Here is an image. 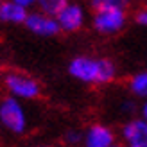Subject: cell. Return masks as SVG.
I'll return each mask as SVG.
<instances>
[{
	"instance_id": "6da1fadb",
	"label": "cell",
	"mask_w": 147,
	"mask_h": 147,
	"mask_svg": "<svg viewBox=\"0 0 147 147\" xmlns=\"http://www.w3.org/2000/svg\"><path fill=\"white\" fill-rule=\"evenodd\" d=\"M68 72L88 84H108L117 77V67L108 57H90V56H77L68 65Z\"/></svg>"
},
{
	"instance_id": "7a4b0ae2",
	"label": "cell",
	"mask_w": 147,
	"mask_h": 147,
	"mask_svg": "<svg viewBox=\"0 0 147 147\" xmlns=\"http://www.w3.org/2000/svg\"><path fill=\"white\" fill-rule=\"evenodd\" d=\"M93 9V27L100 34H113L119 32L126 25V2L119 0H93L90 2Z\"/></svg>"
},
{
	"instance_id": "3957f363",
	"label": "cell",
	"mask_w": 147,
	"mask_h": 147,
	"mask_svg": "<svg viewBox=\"0 0 147 147\" xmlns=\"http://www.w3.org/2000/svg\"><path fill=\"white\" fill-rule=\"evenodd\" d=\"M4 81H5L7 90L13 95H18V97H24V99H34L41 92L38 81H34L31 76L22 74V72H9Z\"/></svg>"
},
{
	"instance_id": "277c9868",
	"label": "cell",
	"mask_w": 147,
	"mask_h": 147,
	"mask_svg": "<svg viewBox=\"0 0 147 147\" xmlns=\"http://www.w3.org/2000/svg\"><path fill=\"white\" fill-rule=\"evenodd\" d=\"M0 120L2 124L11 129L13 133H24L25 131V115L24 109L20 108L18 100L13 97H7L0 102Z\"/></svg>"
},
{
	"instance_id": "5b68a950",
	"label": "cell",
	"mask_w": 147,
	"mask_h": 147,
	"mask_svg": "<svg viewBox=\"0 0 147 147\" xmlns=\"http://www.w3.org/2000/svg\"><path fill=\"white\" fill-rule=\"evenodd\" d=\"M25 25H27L29 31H32L34 34H40V36H56V34L61 32V27L57 24V20L45 16L43 13L27 14Z\"/></svg>"
},
{
	"instance_id": "8992f818",
	"label": "cell",
	"mask_w": 147,
	"mask_h": 147,
	"mask_svg": "<svg viewBox=\"0 0 147 147\" xmlns=\"http://www.w3.org/2000/svg\"><path fill=\"white\" fill-rule=\"evenodd\" d=\"M57 24H59L61 31H67V32H74V31H79L84 24V9L77 4H67L65 9L57 14Z\"/></svg>"
},
{
	"instance_id": "52a82bcc",
	"label": "cell",
	"mask_w": 147,
	"mask_h": 147,
	"mask_svg": "<svg viewBox=\"0 0 147 147\" xmlns=\"http://www.w3.org/2000/svg\"><path fill=\"white\" fill-rule=\"evenodd\" d=\"M84 147H111L115 145V133L102 124H93L83 136Z\"/></svg>"
},
{
	"instance_id": "ba28073f",
	"label": "cell",
	"mask_w": 147,
	"mask_h": 147,
	"mask_svg": "<svg viewBox=\"0 0 147 147\" xmlns=\"http://www.w3.org/2000/svg\"><path fill=\"white\" fill-rule=\"evenodd\" d=\"M120 135L127 147L147 145V122L144 120H129L122 126Z\"/></svg>"
},
{
	"instance_id": "9c48e42d",
	"label": "cell",
	"mask_w": 147,
	"mask_h": 147,
	"mask_svg": "<svg viewBox=\"0 0 147 147\" xmlns=\"http://www.w3.org/2000/svg\"><path fill=\"white\" fill-rule=\"evenodd\" d=\"M0 18L4 22H13V24H20V22L27 20V9L18 5L16 2H5L0 5Z\"/></svg>"
},
{
	"instance_id": "30bf717a",
	"label": "cell",
	"mask_w": 147,
	"mask_h": 147,
	"mask_svg": "<svg viewBox=\"0 0 147 147\" xmlns=\"http://www.w3.org/2000/svg\"><path fill=\"white\" fill-rule=\"evenodd\" d=\"M127 88L136 97H147V70L131 76L127 81Z\"/></svg>"
},
{
	"instance_id": "8fae6325",
	"label": "cell",
	"mask_w": 147,
	"mask_h": 147,
	"mask_svg": "<svg viewBox=\"0 0 147 147\" xmlns=\"http://www.w3.org/2000/svg\"><path fill=\"white\" fill-rule=\"evenodd\" d=\"M68 2H65V0H41L40 2V7L45 16H50V18H57V14H59L65 5Z\"/></svg>"
},
{
	"instance_id": "7c38bea8",
	"label": "cell",
	"mask_w": 147,
	"mask_h": 147,
	"mask_svg": "<svg viewBox=\"0 0 147 147\" xmlns=\"http://www.w3.org/2000/svg\"><path fill=\"white\" fill-rule=\"evenodd\" d=\"M81 140H83V135H81L79 131H68V133L65 135V142L70 144V145H77Z\"/></svg>"
},
{
	"instance_id": "4fadbf2b",
	"label": "cell",
	"mask_w": 147,
	"mask_h": 147,
	"mask_svg": "<svg viewBox=\"0 0 147 147\" xmlns=\"http://www.w3.org/2000/svg\"><path fill=\"white\" fill-rule=\"evenodd\" d=\"M135 22H136V24H140V25H145V27H147V7H142V9L136 11Z\"/></svg>"
},
{
	"instance_id": "5bb4252c",
	"label": "cell",
	"mask_w": 147,
	"mask_h": 147,
	"mask_svg": "<svg viewBox=\"0 0 147 147\" xmlns=\"http://www.w3.org/2000/svg\"><path fill=\"white\" fill-rule=\"evenodd\" d=\"M142 120L147 122V100L144 102V106H142Z\"/></svg>"
},
{
	"instance_id": "9a60e30c",
	"label": "cell",
	"mask_w": 147,
	"mask_h": 147,
	"mask_svg": "<svg viewBox=\"0 0 147 147\" xmlns=\"http://www.w3.org/2000/svg\"><path fill=\"white\" fill-rule=\"evenodd\" d=\"M138 147H147V145H138Z\"/></svg>"
},
{
	"instance_id": "2e32d148",
	"label": "cell",
	"mask_w": 147,
	"mask_h": 147,
	"mask_svg": "<svg viewBox=\"0 0 147 147\" xmlns=\"http://www.w3.org/2000/svg\"><path fill=\"white\" fill-rule=\"evenodd\" d=\"M111 147H120V145H111Z\"/></svg>"
},
{
	"instance_id": "e0dca14e",
	"label": "cell",
	"mask_w": 147,
	"mask_h": 147,
	"mask_svg": "<svg viewBox=\"0 0 147 147\" xmlns=\"http://www.w3.org/2000/svg\"><path fill=\"white\" fill-rule=\"evenodd\" d=\"M45 147H49V145H45Z\"/></svg>"
},
{
	"instance_id": "ac0fdd59",
	"label": "cell",
	"mask_w": 147,
	"mask_h": 147,
	"mask_svg": "<svg viewBox=\"0 0 147 147\" xmlns=\"http://www.w3.org/2000/svg\"><path fill=\"white\" fill-rule=\"evenodd\" d=\"M0 5H2V4H0Z\"/></svg>"
}]
</instances>
